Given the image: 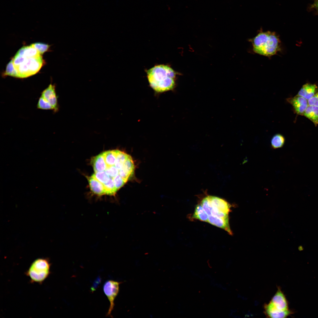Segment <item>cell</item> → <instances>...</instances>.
<instances>
[{
  "mask_svg": "<svg viewBox=\"0 0 318 318\" xmlns=\"http://www.w3.org/2000/svg\"><path fill=\"white\" fill-rule=\"evenodd\" d=\"M146 73L150 85L155 92L162 93L174 88L177 73L169 66L156 65L147 70Z\"/></svg>",
  "mask_w": 318,
  "mask_h": 318,
  "instance_id": "cell-1",
  "label": "cell"
},
{
  "mask_svg": "<svg viewBox=\"0 0 318 318\" xmlns=\"http://www.w3.org/2000/svg\"><path fill=\"white\" fill-rule=\"evenodd\" d=\"M250 41L254 52L265 56H271L281 49L279 38L273 32H261Z\"/></svg>",
  "mask_w": 318,
  "mask_h": 318,
  "instance_id": "cell-2",
  "label": "cell"
},
{
  "mask_svg": "<svg viewBox=\"0 0 318 318\" xmlns=\"http://www.w3.org/2000/svg\"><path fill=\"white\" fill-rule=\"evenodd\" d=\"M12 59L20 78H26L35 74L44 63L41 55L30 57L16 54Z\"/></svg>",
  "mask_w": 318,
  "mask_h": 318,
  "instance_id": "cell-3",
  "label": "cell"
},
{
  "mask_svg": "<svg viewBox=\"0 0 318 318\" xmlns=\"http://www.w3.org/2000/svg\"><path fill=\"white\" fill-rule=\"evenodd\" d=\"M50 267V264L48 259H38L32 264L26 274L32 282L42 283L49 275Z\"/></svg>",
  "mask_w": 318,
  "mask_h": 318,
  "instance_id": "cell-4",
  "label": "cell"
},
{
  "mask_svg": "<svg viewBox=\"0 0 318 318\" xmlns=\"http://www.w3.org/2000/svg\"><path fill=\"white\" fill-rule=\"evenodd\" d=\"M209 198L212 208L208 216L229 218L231 205L224 199L217 196L209 195Z\"/></svg>",
  "mask_w": 318,
  "mask_h": 318,
  "instance_id": "cell-5",
  "label": "cell"
},
{
  "mask_svg": "<svg viewBox=\"0 0 318 318\" xmlns=\"http://www.w3.org/2000/svg\"><path fill=\"white\" fill-rule=\"evenodd\" d=\"M120 283L112 280L107 281L103 286L104 292L110 302V306L106 316L112 317L111 313L115 305L114 300L119 291Z\"/></svg>",
  "mask_w": 318,
  "mask_h": 318,
  "instance_id": "cell-6",
  "label": "cell"
},
{
  "mask_svg": "<svg viewBox=\"0 0 318 318\" xmlns=\"http://www.w3.org/2000/svg\"><path fill=\"white\" fill-rule=\"evenodd\" d=\"M41 96L51 105L54 112L58 111L59 106L55 85L50 84L42 91Z\"/></svg>",
  "mask_w": 318,
  "mask_h": 318,
  "instance_id": "cell-7",
  "label": "cell"
},
{
  "mask_svg": "<svg viewBox=\"0 0 318 318\" xmlns=\"http://www.w3.org/2000/svg\"><path fill=\"white\" fill-rule=\"evenodd\" d=\"M286 100L287 102L292 105L295 112L297 114L303 115L309 105L307 100L297 95Z\"/></svg>",
  "mask_w": 318,
  "mask_h": 318,
  "instance_id": "cell-8",
  "label": "cell"
},
{
  "mask_svg": "<svg viewBox=\"0 0 318 318\" xmlns=\"http://www.w3.org/2000/svg\"><path fill=\"white\" fill-rule=\"evenodd\" d=\"M264 309L265 315L269 318H285L292 313L291 311L289 309L284 311L277 309L270 302L264 305Z\"/></svg>",
  "mask_w": 318,
  "mask_h": 318,
  "instance_id": "cell-9",
  "label": "cell"
},
{
  "mask_svg": "<svg viewBox=\"0 0 318 318\" xmlns=\"http://www.w3.org/2000/svg\"><path fill=\"white\" fill-rule=\"evenodd\" d=\"M270 302L277 309L284 311L288 309L287 300L280 288H279Z\"/></svg>",
  "mask_w": 318,
  "mask_h": 318,
  "instance_id": "cell-10",
  "label": "cell"
},
{
  "mask_svg": "<svg viewBox=\"0 0 318 318\" xmlns=\"http://www.w3.org/2000/svg\"><path fill=\"white\" fill-rule=\"evenodd\" d=\"M208 223L223 229L228 232L229 234H232V232L230 229L229 225V218H221L210 215L208 216Z\"/></svg>",
  "mask_w": 318,
  "mask_h": 318,
  "instance_id": "cell-11",
  "label": "cell"
},
{
  "mask_svg": "<svg viewBox=\"0 0 318 318\" xmlns=\"http://www.w3.org/2000/svg\"><path fill=\"white\" fill-rule=\"evenodd\" d=\"M318 91V87L316 85L306 83L303 85L297 95L304 97L308 100Z\"/></svg>",
  "mask_w": 318,
  "mask_h": 318,
  "instance_id": "cell-12",
  "label": "cell"
},
{
  "mask_svg": "<svg viewBox=\"0 0 318 318\" xmlns=\"http://www.w3.org/2000/svg\"><path fill=\"white\" fill-rule=\"evenodd\" d=\"M90 187L91 190L95 194L98 196L105 194L103 184L94 177H89L88 178Z\"/></svg>",
  "mask_w": 318,
  "mask_h": 318,
  "instance_id": "cell-13",
  "label": "cell"
},
{
  "mask_svg": "<svg viewBox=\"0 0 318 318\" xmlns=\"http://www.w3.org/2000/svg\"><path fill=\"white\" fill-rule=\"evenodd\" d=\"M208 216L201 203L196 206L194 213L190 218L191 220L197 219L208 222Z\"/></svg>",
  "mask_w": 318,
  "mask_h": 318,
  "instance_id": "cell-14",
  "label": "cell"
},
{
  "mask_svg": "<svg viewBox=\"0 0 318 318\" xmlns=\"http://www.w3.org/2000/svg\"><path fill=\"white\" fill-rule=\"evenodd\" d=\"M92 163L95 172L105 171L107 167L102 153L94 158Z\"/></svg>",
  "mask_w": 318,
  "mask_h": 318,
  "instance_id": "cell-15",
  "label": "cell"
},
{
  "mask_svg": "<svg viewBox=\"0 0 318 318\" xmlns=\"http://www.w3.org/2000/svg\"><path fill=\"white\" fill-rule=\"evenodd\" d=\"M303 115L311 120L315 126L318 125V107L308 105Z\"/></svg>",
  "mask_w": 318,
  "mask_h": 318,
  "instance_id": "cell-16",
  "label": "cell"
},
{
  "mask_svg": "<svg viewBox=\"0 0 318 318\" xmlns=\"http://www.w3.org/2000/svg\"><path fill=\"white\" fill-rule=\"evenodd\" d=\"M107 167L115 165L117 154V150H109L102 153Z\"/></svg>",
  "mask_w": 318,
  "mask_h": 318,
  "instance_id": "cell-17",
  "label": "cell"
},
{
  "mask_svg": "<svg viewBox=\"0 0 318 318\" xmlns=\"http://www.w3.org/2000/svg\"><path fill=\"white\" fill-rule=\"evenodd\" d=\"M285 142L284 137L280 134L275 135L271 140V146L274 149H276L282 147Z\"/></svg>",
  "mask_w": 318,
  "mask_h": 318,
  "instance_id": "cell-18",
  "label": "cell"
},
{
  "mask_svg": "<svg viewBox=\"0 0 318 318\" xmlns=\"http://www.w3.org/2000/svg\"><path fill=\"white\" fill-rule=\"evenodd\" d=\"M129 156L123 152L117 150L116 159L115 164V167L119 170L121 169Z\"/></svg>",
  "mask_w": 318,
  "mask_h": 318,
  "instance_id": "cell-19",
  "label": "cell"
},
{
  "mask_svg": "<svg viewBox=\"0 0 318 318\" xmlns=\"http://www.w3.org/2000/svg\"><path fill=\"white\" fill-rule=\"evenodd\" d=\"M103 184L105 194L110 196L115 195L117 190L115 186L113 178H110L109 181L107 183Z\"/></svg>",
  "mask_w": 318,
  "mask_h": 318,
  "instance_id": "cell-20",
  "label": "cell"
},
{
  "mask_svg": "<svg viewBox=\"0 0 318 318\" xmlns=\"http://www.w3.org/2000/svg\"><path fill=\"white\" fill-rule=\"evenodd\" d=\"M4 75L20 78L19 74L14 67L12 59L7 64Z\"/></svg>",
  "mask_w": 318,
  "mask_h": 318,
  "instance_id": "cell-21",
  "label": "cell"
},
{
  "mask_svg": "<svg viewBox=\"0 0 318 318\" xmlns=\"http://www.w3.org/2000/svg\"><path fill=\"white\" fill-rule=\"evenodd\" d=\"M92 176L103 184L107 183L110 178L105 171L95 172Z\"/></svg>",
  "mask_w": 318,
  "mask_h": 318,
  "instance_id": "cell-22",
  "label": "cell"
},
{
  "mask_svg": "<svg viewBox=\"0 0 318 318\" xmlns=\"http://www.w3.org/2000/svg\"><path fill=\"white\" fill-rule=\"evenodd\" d=\"M30 45L36 49L41 55L47 51L50 46L48 44L40 42L32 43Z\"/></svg>",
  "mask_w": 318,
  "mask_h": 318,
  "instance_id": "cell-23",
  "label": "cell"
},
{
  "mask_svg": "<svg viewBox=\"0 0 318 318\" xmlns=\"http://www.w3.org/2000/svg\"><path fill=\"white\" fill-rule=\"evenodd\" d=\"M37 106L38 108L40 109L53 110L51 105L41 96L39 98Z\"/></svg>",
  "mask_w": 318,
  "mask_h": 318,
  "instance_id": "cell-24",
  "label": "cell"
},
{
  "mask_svg": "<svg viewBox=\"0 0 318 318\" xmlns=\"http://www.w3.org/2000/svg\"><path fill=\"white\" fill-rule=\"evenodd\" d=\"M119 170L115 167V165H114L107 167L105 171L110 177L113 178L119 175Z\"/></svg>",
  "mask_w": 318,
  "mask_h": 318,
  "instance_id": "cell-25",
  "label": "cell"
},
{
  "mask_svg": "<svg viewBox=\"0 0 318 318\" xmlns=\"http://www.w3.org/2000/svg\"><path fill=\"white\" fill-rule=\"evenodd\" d=\"M113 179L115 186L117 190L125 183V182L119 175L113 178Z\"/></svg>",
  "mask_w": 318,
  "mask_h": 318,
  "instance_id": "cell-26",
  "label": "cell"
},
{
  "mask_svg": "<svg viewBox=\"0 0 318 318\" xmlns=\"http://www.w3.org/2000/svg\"><path fill=\"white\" fill-rule=\"evenodd\" d=\"M309 105L318 107V91L311 99L308 100Z\"/></svg>",
  "mask_w": 318,
  "mask_h": 318,
  "instance_id": "cell-27",
  "label": "cell"
},
{
  "mask_svg": "<svg viewBox=\"0 0 318 318\" xmlns=\"http://www.w3.org/2000/svg\"><path fill=\"white\" fill-rule=\"evenodd\" d=\"M101 279L100 277H97L95 280L91 288V290L92 292L94 291L97 289L99 285L101 282Z\"/></svg>",
  "mask_w": 318,
  "mask_h": 318,
  "instance_id": "cell-28",
  "label": "cell"
},
{
  "mask_svg": "<svg viewBox=\"0 0 318 318\" xmlns=\"http://www.w3.org/2000/svg\"><path fill=\"white\" fill-rule=\"evenodd\" d=\"M310 9H312L316 10V14L318 15V0H315L313 3L310 7Z\"/></svg>",
  "mask_w": 318,
  "mask_h": 318,
  "instance_id": "cell-29",
  "label": "cell"
}]
</instances>
